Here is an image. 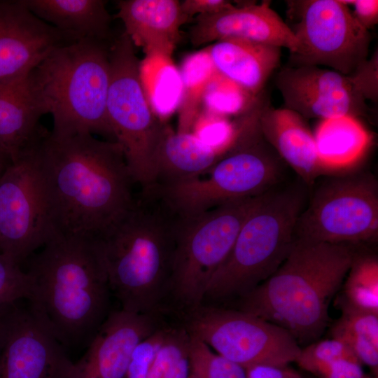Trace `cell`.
Listing matches in <instances>:
<instances>
[{
    "mask_svg": "<svg viewBox=\"0 0 378 378\" xmlns=\"http://www.w3.org/2000/svg\"><path fill=\"white\" fill-rule=\"evenodd\" d=\"M261 132L282 160L307 185L326 174L318 162L313 133L305 118L287 108L263 104L259 114Z\"/></svg>",
    "mask_w": 378,
    "mask_h": 378,
    "instance_id": "44dd1931",
    "label": "cell"
},
{
    "mask_svg": "<svg viewBox=\"0 0 378 378\" xmlns=\"http://www.w3.org/2000/svg\"><path fill=\"white\" fill-rule=\"evenodd\" d=\"M281 49L237 38L217 41L207 48L219 74L256 96L278 67Z\"/></svg>",
    "mask_w": 378,
    "mask_h": 378,
    "instance_id": "7402d4cb",
    "label": "cell"
},
{
    "mask_svg": "<svg viewBox=\"0 0 378 378\" xmlns=\"http://www.w3.org/2000/svg\"><path fill=\"white\" fill-rule=\"evenodd\" d=\"M286 2L288 27L300 44L289 66H325L349 76L368 59L369 30L341 0Z\"/></svg>",
    "mask_w": 378,
    "mask_h": 378,
    "instance_id": "8fae6325",
    "label": "cell"
},
{
    "mask_svg": "<svg viewBox=\"0 0 378 378\" xmlns=\"http://www.w3.org/2000/svg\"><path fill=\"white\" fill-rule=\"evenodd\" d=\"M318 378H377L368 374L362 364L357 360L342 358L327 366L318 376Z\"/></svg>",
    "mask_w": 378,
    "mask_h": 378,
    "instance_id": "8d00e7d4",
    "label": "cell"
},
{
    "mask_svg": "<svg viewBox=\"0 0 378 378\" xmlns=\"http://www.w3.org/2000/svg\"><path fill=\"white\" fill-rule=\"evenodd\" d=\"M304 203L298 186L265 193L210 279L202 304L236 301L269 278L290 251Z\"/></svg>",
    "mask_w": 378,
    "mask_h": 378,
    "instance_id": "52a82bcc",
    "label": "cell"
},
{
    "mask_svg": "<svg viewBox=\"0 0 378 378\" xmlns=\"http://www.w3.org/2000/svg\"><path fill=\"white\" fill-rule=\"evenodd\" d=\"M188 378H246L245 368L213 352L206 344L192 335L188 344Z\"/></svg>",
    "mask_w": 378,
    "mask_h": 378,
    "instance_id": "4dcf8cb0",
    "label": "cell"
},
{
    "mask_svg": "<svg viewBox=\"0 0 378 378\" xmlns=\"http://www.w3.org/2000/svg\"><path fill=\"white\" fill-rule=\"evenodd\" d=\"M111 41L57 46L29 74L35 97L52 118V134L88 133L115 142L106 111Z\"/></svg>",
    "mask_w": 378,
    "mask_h": 378,
    "instance_id": "5b68a950",
    "label": "cell"
},
{
    "mask_svg": "<svg viewBox=\"0 0 378 378\" xmlns=\"http://www.w3.org/2000/svg\"><path fill=\"white\" fill-rule=\"evenodd\" d=\"M71 42L21 0L0 1V80L29 74L53 48Z\"/></svg>",
    "mask_w": 378,
    "mask_h": 378,
    "instance_id": "e0dca14e",
    "label": "cell"
},
{
    "mask_svg": "<svg viewBox=\"0 0 378 378\" xmlns=\"http://www.w3.org/2000/svg\"><path fill=\"white\" fill-rule=\"evenodd\" d=\"M180 4L182 12L190 20L196 14H214L234 6L230 1L225 0H185Z\"/></svg>",
    "mask_w": 378,
    "mask_h": 378,
    "instance_id": "74e56055",
    "label": "cell"
},
{
    "mask_svg": "<svg viewBox=\"0 0 378 378\" xmlns=\"http://www.w3.org/2000/svg\"><path fill=\"white\" fill-rule=\"evenodd\" d=\"M140 78L147 99L155 115L167 117L179 107L182 83L170 58L146 56L140 61Z\"/></svg>",
    "mask_w": 378,
    "mask_h": 378,
    "instance_id": "4316f807",
    "label": "cell"
},
{
    "mask_svg": "<svg viewBox=\"0 0 378 378\" xmlns=\"http://www.w3.org/2000/svg\"><path fill=\"white\" fill-rule=\"evenodd\" d=\"M109 62L108 119L134 183L146 190L155 183L154 156L165 125L152 111L140 78V61L125 31L111 40Z\"/></svg>",
    "mask_w": 378,
    "mask_h": 378,
    "instance_id": "9c48e42d",
    "label": "cell"
},
{
    "mask_svg": "<svg viewBox=\"0 0 378 378\" xmlns=\"http://www.w3.org/2000/svg\"><path fill=\"white\" fill-rule=\"evenodd\" d=\"M162 316L121 309L109 312L85 354L74 363L71 378H125L134 349L164 325Z\"/></svg>",
    "mask_w": 378,
    "mask_h": 378,
    "instance_id": "2e32d148",
    "label": "cell"
},
{
    "mask_svg": "<svg viewBox=\"0 0 378 378\" xmlns=\"http://www.w3.org/2000/svg\"><path fill=\"white\" fill-rule=\"evenodd\" d=\"M377 235L378 187L368 174L326 180L295 227V238L330 244L370 241Z\"/></svg>",
    "mask_w": 378,
    "mask_h": 378,
    "instance_id": "7c38bea8",
    "label": "cell"
},
{
    "mask_svg": "<svg viewBox=\"0 0 378 378\" xmlns=\"http://www.w3.org/2000/svg\"><path fill=\"white\" fill-rule=\"evenodd\" d=\"M38 157L56 234L98 239L135 202V183L117 142L48 132Z\"/></svg>",
    "mask_w": 378,
    "mask_h": 378,
    "instance_id": "6da1fadb",
    "label": "cell"
},
{
    "mask_svg": "<svg viewBox=\"0 0 378 378\" xmlns=\"http://www.w3.org/2000/svg\"><path fill=\"white\" fill-rule=\"evenodd\" d=\"M342 358L358 360L346 344L331 338L317 340L301 347L295 362L302 369L318 376L330 363Z\"/></svg>",
    "mask_w": 378,
    "mask_h": 378,
    "instance_id": "d6a6232c",
    "label": "cell"
},
{
    "mask_svg": "<svg viewBox=\"0 0 378 378\" xmlns=\"http://www.w3.org/2000/svg\"><path fill=\"white\" fill-rule=\"evenodd\" d=\"M285 108L304 118H358L368 108L350 75L317 66L284 67L275 80Z\"/></svg>",
    "mask_w": 378,
    "mask_h": 378,
    "instance_id": "5bb4252c",
    "label": "cell"
},
{
    "mask_svg": "<svg viewBox=\"0 0 378 378\" xmlns=\"http://www.w3.org/2000/svg\"><path fill=\"white\" fill-rule=\"evenodd\" d=\"M73 365L29 304H18L0 356V378H71Z\"/></svg>",
    "mask_w": 378,
    "mask_h": 378,
    "instance_id": "9a60e30c",
    "label": "cell"
},
{
    "mask_svg": "<svg viewBox=\"0 0 378 378\" xmlns=\"http://www.w3.org/2000/svg\"><path fill=\"white\" fill-rule=\"evenodd\" d=\"M38 147L0 175V253L20 264L56 234Z\"/></svg>",
    "mask_w": 378,
    "mask_h": 378,
    "instance_id": "4fadbf2b",
    "label": "cell"
},
{
    "mask_svg": "<svg viewBox=\"0 0 378 378\" xmlns=\"http://www.w3.org/2000/svg\"><path fill=\"white\" fill-rule=\"evenodd\" d=\"M35 16L72 41H111V17L104 0H21Z\"/></svg>",
    "mask_w": 378,
    "mask_h": 378,
    "instance_id": "603a6c76",
    "label": "cell"
},
{
    "mask_svg": "<svg viewBox=\"0 0 378 378\" xmlns=\"http://www.w3.org/2000/svg\"><path fill=\"white\" fill-rule=\"evenodd\" d=\"M119 18L125 32L134 46L143 48L146 56L172 59L181 38L180 28L189 21L177 0H120Z\"/></svg>",
    "mask_w": 378,
    "mask_h": 378,
    "instance_id": "d6986e66",
    "label": "cell"
},
{
    "mask_svg": "<svg viewBox=\"0 0 378 378\" xmlns=\"http://www.w3.org/2000/svg\"><path fill=\"white\" fill-rule=\"evenodd\" d=\"M356 255L349 244L295 238L277 270L237 300L235 309L283 328L300 347L317 341Z\"/></svg>",
    "mask_w": 378,
    "mask_h": 378,
    "instance_id": "277c9868",
    "label": "cell"
},
{
    "mask_svg": "<svg viewBox=\"0 0 378 378\" xmlns=\"http://www.w3.org/2000/svg\"><path fill=\"white\" fill-rule=\"evenodd\" d=\"M179 216L153 190L99 238L111 293L121 309L136 314L169 310V286Z\"/></svg>",
    "mask_w": 378,
    "mask_h": 378,
    "instance_id": "3957f363",
    "label": "cell"
},
{
    "mask_svg": "<svg viewBox=\"0 0 378 378\" xmlns=\"http://www.w3.org/2000/svg\"><path fill=\"white\" fill-rule=\"evenodd\" d=\"M189 31L192 44L199 46L227 38L243 39L286 48L295 52L299 42L270 1L248 3L210 15H197Z\"/></svg>",
    "mask_w": 378,
    "mask_h": 378,
    "instance_id": "ac0fdd59",
    "label": "cell"
},
{
    "mask_svg": "<svg viewBox=\"0 0 378 378\" xmlns=\"http://www.w3.org/2000/svg\"><path fill=\"white\" fill-rule=\"evenodd\" d=\"M223 156L191 132L165 125L154 156L153 186H166L199 177Z\"/></svg>",
    "mask_w": 378,
    "mask_h": 378,
    "instance_id": "cb8c5ba5",
    "label": "cell"
},
{
    "mask_svg": "<svg viewBox=\"0 0 378 378\" xmlns=\"http://www.w3.org/2000/svg\"><path fill=\"white\" fill-rule=\"evenodd\" d=\"M316 155L326 174L355 167L369 150L370 132L351 115L322 119L313 133Z\"/></svg>",
    "mask_w": 378,
    "mask_h": 378,
    "instance_id": "d4e9b609",
    "label": "cell"
},
{
    "mask_svg": "<svg viewBox=\"0 0 378 378\" xmlns=\"http://www.w3.org/2000/svg\"><path fill=\"white\" fill-rule=\"evenodd\" d=\"M341 316L330 329L332 338L346 344L373 375L378 372V313L356 308L342 298L339 300Z\"/></svg>",
    "mask_w": 378,
    "mask_h": 378,
    "instance_id": "484cf974",
    "label": "cell"
},
{
    "mask_svg": "<svg viewBox=\"0 0 378 378\" xmlns=\"http://www.w3.org/2000/svg\"><path fill=\"white\" fill-rule=\"evenodd\" d=\"M169 327L162 325L136 345L132 352L125 378H148Z\"/></svg>",
    "mask_w": 378,
    "mask_h": 378,
    "instance_id": "e575fe53",
    "label": "cell"
},
{
    "mask_svg": "<svg viewBox=\"0 0 378 378\" xmlns=\"http://www.w3.org/2000/svg\"><path fill=\"white\" fill-rule=\"evenodd\" d=\"M195 126L194 134L221 155L232 146L237 132L235 121L206 111L199 115Z\"/></svg>",
    "mask_w": 378,
    "mask_h": 378,
    "instance_id": "836d02e7",
    "label": "cell"
},
{
    "mask_svg": "<svg viewBox=\"0 0 378 378\" xmlns=\"http://www.w3.org/2000/svg\"><path fill=\"white\" fill-rule=\"evenodd\" d=\"M28 75L0 80V148L10 162L37 148L48 134L40 125L45 113Z\"/></svg>",
    "mask_w": 378,
    "mask_h": 378,
    "instance_id": "ffe728a7",
    "label": "cell"
},
{
    "mask_svg": "<svg viewBox=\"0 0 378 378\" xmlns=\"http://www.w3.org/2000/svg\"><path fill=\"white\" fill-rule=\"evenodd\" d=\"M218 73L207 48L184 58L179 70L182 97L178 132H190L200 115L206 89Z\"/></svg>",
    "mask_w": 378,
    "mask_h": 378,
    "instance_id": "83f0119b",
    "label": "cell"
},
{
    "mask_svg": "<svg viewBox=\"0 0 378 378\" xmlns=\"http://www.w3.org/2000/svg\"><path fill=\"white\" fill-rule=\"evenodd\" d=\"M374 52L351 74L353 81L364 99L377 101L378 95V57Z\"/></svg>",
    "mask_w": 378,
    "mask_h": 378,
    "instance_id": "d590c367",
    "label": "cell"
},
{
    "mask_svg": "<svg viewBox=\"0 0 378 378\" xmlns=\"http://www.w3.org/2000/svg\"><path fill=\"white\" fill-rule=\"evenodd\" d=\"M352 14L358 23L364 28L369 29L378 22L377 0H354Z\"/></svg>",
    "mask_w": 378,
    "mask_h": 378,
    "instance_id": "ab89813d",
    "label": "cell"
},
{
    "mask_svg": "<svg viewBox=\"0 0 378 378\" xmlns=\"http://www.w3.org/2000/svg\"><path fill=\"white\" fill-rule=\"evenodd\" d=\"M342 297L351 306L378 313V260L356 255L344 281Z\"/></svg>",
    "mask_w": 378,
    "mask_h": 378,
    "instance_id": "f1b7e54d",
    "label": "cell"
},
{
    "mask_svg": "<svg viewBox=\"0 0 378 378\" xmlns=\"http://www.w3.org/2000/svg\"><path fill=\"white\" fill-rule=\"evenodd\" d=\"M263 195L179 216L170 277V310L178 314L202 303L210 279L229 255L244 222Z\"/></svg>",
    "mask_w": 378,
    "mask_h": 378,
    "instance_id": "ba28073f",
    "label": "cell"
},
{
    "mask_svg": "<svg viewBox=\"0 0 378 378\" xmlns=\"http://www.w3.org/2000/svg\"><path fill=\"white\" fill-rule=\"evenodd\" d=\"M29 259L27 301L62 346L89 344L108 314L111 293L96 239L55 234Z\"/></svg>",
    "mask_w": 378,
    "mask_h": 378,
    "instance_id": "7a4b0ae2",
    "label": "cell"
},
{
    "mask_svg": "<svg viewBox=\"0 0 378 378\" xmlns=\"http://www.w3.org/2000/svg\"><path fill=\"white\" fill-rule=\"evenodd\" d=\"M258 99L259 95L250 93L218 73L206 89L202 104L204 111L227 118L244 114Z\"/></svg>",
    "mask_w": 378,
    "mask_h": 378,
    "instance_id": "f546056e",
    "label": "cell"
},
{
    "mask_svg": "<svg viewBox=\"0 0 378 378\" xmlns=\"http://www.w3.org/2000/svg\"><path fill=\"white\" fill-rule=\"evenodd\" d=\"M189 370L188 350L185 354L172 365L163 378H188Z\"/></svg>",
    "mask_w": 378,
    "mask_h": 378,
    "instance_id": "b9f144b4",
    "label": "cell"
},
{
    "mask_svg": "<svg viewBox=\"0 0 378 378\" xmlns=\"http://www.w3.org/2000/svg\"><path fill=\"white\" fill-rule=\"evenodd\" d=\"M246 378H303L286 365H258L246 369Z\"/></svg>",
    "mask_w": 378,
    "mask_h": 378,
    "instance_id": "f35d334b",
    "label": "cell"
},
{
    "mask_svg": "<svg viewBox=\"0 0 378 378\" xmlns=\"http://www.w3.org/2000/svg\"><path fill=\"white\" fill-rule=\"evenodd\" d=\"M10 160L6 155V154L0 148V175L6 168V167L10 164Z\"/></svg>",
    "mask_w": 378,
    "mask_h": 378,
    "instance_id": "7bdbcfd3",
    "label": "cell"
},
{
    "mask_svg": "<svg viewBox=\"0 0 378 378\" xmlns=\"http://www.w3.org/2000/svg\"><path fill=\"white\" fill-rule=\"evenodd\" d=\"M265 102L255 105L235 120L237 132L230 148L209 169L177 184L153 186V191L181 217L206 211L224 203L257 197L280 181L283 162L264 138L259 125Z\"/></svg>",
    "mask_w": 378,
    "mask_h": 378,
    "instance_id": "8992f818",
    "label": "cell"
},
{
    "mask_svg": "<svg viewBox=\"0 0 378 378\" xmlns=\"http://www.w3.org/2000/svg\"><path fill=\"white\" fill-rule=\"evenodd\" d=\"M33 294L31 276L13 258L0 253V307L20 300H29Z\"/></svg>",
    "mask_w": 378,
    "mask_h": 378,
    "instance_id": "1f68e13d",
    "label": "cell"
},
{
    "mask_svg": "<svg viewBox=\"0 0 378 378\" xmlns=\"http://www.w3.org/2000/svg\"><path fill=\"white\" fill-rule=\"evenodd\" d=\"M181 326L227 359L245 369L295 362L301 347L285 329L258 316L201 304L178 314Z\"/></svg>",
    "mask_w": 378,
    "mask_h": 378,
    "instance_id": "30bf717a",
    "label": "cell"
},
{
    "mask_svg": "<svg viewBox=\"0 0 378 378\" xmlns=\"http://www.w3.org/2000/svg\"><path fill=\"white\" fill-rule=\"evenodd\" d=\"M18 302L0 307V356L6 342Z\"/></svg>",
    "mask_w": 378,
    "mask_h": 378,
    "instance_id": "60d3db41",
    "label": "cell"
}]
</instances>
